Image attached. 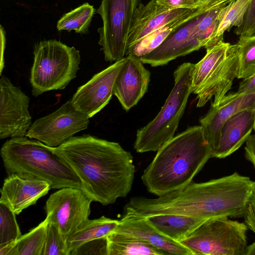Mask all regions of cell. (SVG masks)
I'll list each match as a JSON object with an SVG mask.
<instances>
[{"mask_svg":"<svg viewBox=\"0 0 255 255\" xmlns=\"http://www.w3.org/2000/svg\"><path fill=\"white\" fill-rule=\"evenodd\" d=\"M53 149L76 174L81 189L93 201L112 204L130 192L133 157L119 143L87 134L73 136Z\"/></svg>","mask_w":255,"mask_h":255,"instance_id":"obj_1","label":"cell"},{"mask_svg":"<svg viewBox=\"0 0 255 255\" xmlns=\"http://www.w3.org/2000/svg\"><path fill=\"white\" fill-rule=\"evenodd\" d=\"M255 202V181L237 172L185 188L157 198L138 196L136 213L147 217L159 214L180 215L207 220L244 217Z\"/></svg>","mask_w":255,"mask_h":255,"instance_id":"obj_2","label":"cell"},{"mask_svg":"<svg viewBox=\"0 0 255 255\" xmlns=\"http://www.w3.org/2000/svg\"><path fill=\"white\" fill-rule=\"evenodd\" d=\"M211 157L202 127H191L159 149L141 179L149 193L163 196L191 183Z\"/></svg>","mask_w":255,"mask_h":255,"instance_id":"obj_3","label":"cell"},{"mask_svg":"<svg viewBox=\"0 0 255 255\" xmlns=\"http://www.w3.org/2000/svg\"><path fill=\"white\" fill-rule=\"evenodd\" d=\"M0 155L6 173L23 172L48 182L52 189H81L79 178L52 147L27 137H13L2 145Z\"/></svg>","mask_w":255,"mask_h":255,"instance_id":"obj_4","label":"cell"},{"mask_svg":"<svg viewBox=\"0 0 255 255\" xmlns=\"http://www.w3.org/2000/svg\"><path fill=\"white\" fill-rule=\"evenodd\" d=\"M194 64L184 63L174 72V84L156 116L137 130L133 147L136 152L157 151L171 139L184 114L189 96Z\"/></svg>","mask_w":255,"mask_h":255,"instance_id":"obj_5","label":"cell"},{"mask_svg":"<svg viewBox=\"0 0 255 255\" xmlns=\"http://www.w3.org/2000/svg\"><path fill=\"white\" fill-rule=\"evenodd\" d=\"M206 49V54L194 64L192 93L197 95L198 108L214 97L211 105H218L237 78L239 56L236 44L220 41Z\"/></svg>","mask_w":255,"mask_h":255,"instance_id":"obj_6","label":"cell"},{"mask_svg":"<svg viewBox=\"0 0 255 255\" xmlns=\"http://www.w3.org/2000/svg\"><path fill=\"white\" fill-rule=\"evenodd\" d=\"M30 82L32 94L64 89L75 78L81 61L80 52L56 40H43L34 47Z\"/></svg>","mask_w":255,"mask_h":255,"instance_id":"obj_7","label":"cell"},{"mask_svg":"<svg viewBox=\"0 0 255 255\" xmlns=\"http://www.w3.org/2000/svg\"><path fill=\"white\" fill-rule=\"evenodd\" d=\"M245 223L222 217L208 219L179 243L193 255H244L247 246Z\"/></svg>","mask_w":255,"mask_h":255,"instance_id":"obj_8","label":"cell"},{"mask_svg":"<svg viewBox=\"0 0 255 255\" xmlns=\"http://www.w3.org/2000/svg\"><path fill=\"white\" fill-rule=\"evenodd\" d=\"M139 0H102L97 10L103 25L98 29L105 59L116 62L127 53L128 40Z\"/></svg>","mask_w":255,"mask_h":255,"instance_id":"obj_9","label":"cell"},{"mask_svg":"<svg viewBox=\"0 0 255 255\" xmlns=\"http://www.w3.org/2000/svg\"><path fill=\"white\" fill-rule=\"evenodd\" d=\"M89 123V118L76 110L70 99L53 113L35 121L25 136L55 147L87 128Z\"/></svg>","mask_w":255,"mask_h":255,"instance_id":"obj_10","label":"cell"},{"mask_svg":"<svg viewBox=\"0 0 255 255\" xmlns=\"http://www.w3.org/2000/svg\"><path fill=\"white\" fill-rule=\"evenodd\" d=\"M93 200L81 189L65 187L50 195L44 209L66 239L89 219Z\"/></svg>","mask_w":255,"mask_h":255,"instance_id":"obj_11","label":"cell"},{"mask_svg":"<svg viewBox=\"0 0 255 255\" xmlns=\"http://www.w3.org/2000/svg\"><path fill=\"white\" fill-rule=\"evenodd\" d=\"M29 98L4 76L0 79V138L23 137L31 126Z\"/></svg>","mask_w":255,"mask_h":255,"instance_id":"obj_12","label":"cell"},{"mask_svg":"<svg viewBox=\"0 0 255 255\" xmlns=\"http://www.w3.org/2000/svg\"><path fill=\"white\" fill-rule=\"evenodd\" d=\"M125 60L116 61L80 87L71 99L74 108L89 118L101 111L112 98L116 78Z\"/></svg>","mask_w":255,"mask_h":255,"instance_id":"obj_13","label":"cell"},{"mask_svg":"<svg viewBox=\"0 0 255 255\" xmlns=\"http://www.w3.org/2000/svg\"><path fill=\"white\" fill-rule=\"evenodd\" d=\"M251 109H255V93L237 91L226 95L218 105L211 106L206 115L199 120L211 154L217 146L224 124L238 112Z\"/></svg>","mask_w":255,"mask_h":255,"instance_id":"obj_14","label":"cell"},{"mask_svg":"<svg viewBox=\"0 0 255 255\" xmlns=\"http://www.w3.org/2000/svg\"><path fill=\"white\" fill-rule=\"evenodd\" d=\"M51 188L48 182L32 174L12 173L4 180L0 189V202L18 215L24 209L35 204Z\"/></svg>","mask_w":255,"mask_h":255,"instance_id":"obj_15","label":"cell"},{"mask_svg":"<svg viewBox=\"0 0 255 255\" xmlns=\"http://www.w3.org/2000/svg\"><path fill=\"white\" fill-rule=\"evenodd\" d=\"M196 9L171 8L150 0L139 3L134 13L128 40V49L158 29L191 13Z\"/></svg>","mask_w":255,"mask_h":255,"instance_id":"obj_16","label":"cell"},{"mask_svg":"<svg viewBox=\"0 0 255 255\" xmlns=\"http://www.w3.org/2000/svg\"><path fill=\"white\" fill-rule=\"evenodd\" d=\"M116 78L113 94L123 108L128 111L135 106L146 92L150 73L139 58L128 54Z\"/></svg>","mask_w":255,"mask_h":255,"instance_id":"obj_17","label":"cell"},{"mask_svg":"<svg viewBox=\"0 0 255 255\" xmlns=\"http://www.w3.org/2000/svg\"><path fill=\"white\" fill-rule=\"evenodd\" d=\"M201 14L174 29L157 48L139 58L140 61L152 67L163 66L202 48L195 35V28Z\"/></svg>","mask_w":255,"mask_h":255,"instance_id":"obj_18","label":"cell"},{"mask_svg":"<svg viewBox=\"0 0 255 255\" xmlns=\"http://www.w3.org/2000/svg\"><path fill=\"white\" fill-rule=\"evenodd\" d=\"M114 231L143 241L160 250L165 255H193L192 252L182 244L159 232L146 217L125 212L119 220Z\"/></svg>","mask_w":255,"mask_h":255,"instance_id":"obj_19","label":"cell"},{"mask_svg":"<svg viewBox=\"0 0 255 255\" xmlns=\"http://www.w3.org/2000/svg\"><path fill=\"white\" fill-rule=\"evenodd\" d=\"M255 109L240 111L223 126L216 148L211 157L225 158L237 150L254 129Z\"/></svg>","mask_w":255,"mask_h":255,"instance_id":"obj_20","label":"cell"},{"mask_svg":"<svg viewBox=\"0 0 255 255\" xmlns=\"http://www.w3.org/2000/svg\"><path fill=\"white\" fill-rule=\"evenodd\" d=\"M146 218L159 232L178 242L206 220L175 214H159Z\"/></svg>","mask_w":255,"mask_h":255,"instance_id":"obj_21","label":"cell"},{"mask_svg":"<svg viewBox=\"0 0 255 255\" xmlns=\"http://www.w3.org/2000/svg\"><path fill=\"white\" fill-rule=\"evenodd\" d=\"M118 223L119 220L104 216L94 220L88 219L66 239L69 255L89 241L107 237L115 230Z\"/></svg>","mask_w":255,"mask_h":255,"instance_id":"obj_22","label":"cell"},{"mask_svg":"<svg viewBox=\"0 0 255 255\" xmlns=\"http://www.w3.org/2000/svg\"><path fill=\"white\" fill-rule=\"evenodd\" d=\"M108 255H166L136 238L113 231L107 236Z\"/></svg>","mask_w":255,"mask_h":255,"instance_id":"obj_23","label":"cell"},{"mask_svg":"<svg viewBox=\"0 0 255 255\" xmlns=\"http://www.w3.org/2000/svg\"><path fill=\"white\" fill-rule=\"evenodd\" d=\"M206 11L207 9H196L191 13L151 33L129 47L127 54L140 58L150 53L160 46L174 29Z\"/></svg>","mask_w":255,"mask_h":255,"instance_id":"obj_24","label":"cell"},{"mask_svg":"<svg viewBox=\"0 0 255 255\" xmlns=\"http://www.w3.org/2000/svg\"><path fill=\"white\" fill-rule=\"evenodd\" d=\"M48 217L15 241L10 255H42Z\"/></svg>","mask_w":255,"mask_h":255,"instance_id":"obj_25","label":"cell"},{"mask_svg":"<svg viewBox=\"0 0 255 255\" xmlns=\"http://www.w3.org/2000/svg\"><path fill=\"white\" fill-rule=\"evenodd\" d=\"M95 12L93 5L84 3L63 15L57 22V29L59 31L74 30L76 33L87 34Z\"/></svg>","mask_w":255,"mask_h":255,"instance_id":"obj_26","label":"cell"},{"mask_svg":"<svg viewBox=\"0 0 255 255\" xmlns=\"http://www.w3.org/2000/svg\"><path fill=\"white\" fill-rule=\"evenodd\" d=\"M250 0H235L229 3V7L218 27L214 39V45L223 40L226 31L242 24Z\"/></svg>","mask_w":255,"mask_h":255,"instance_id":"obj_27","label":"cell"},{"mask_svg":"<svg viewBox=\"0 0 255 255\" xmlns=\"http://www.w3.org/2000/svg\"><path fill=\"white\" fill-rule=\"evenodd\" d=\"M236 44L239 56L238 79H246L255 73V35L240 36Z\"/></svg>","mask_w":255,"mask_h":255,"instance_id":"obj_28","label":"cell"},{"mask_svg":"<svg viewBox=\"0 0 255 255\" xmlns=\"http://www.w3.org/2000/svg\"><path fill=\"white\" fill-rule=\"evenodd\" d=\"M15 215L6 204L0 202V246L15 241L21 236Z\"/></svg>","mask_w":255,"mask_h":255,"instance_id":"obj_29","label":"cell"},{"mask_svg":"<svg viewBox=\"0 0 255 255\" xmlns=\"http://www.w3.org/2000/svg\"><path fill=\"white\" fill-rule=\"evenodd\" d=\"M42 255H69L66 240L58 226L48 222Z\"/></svg>","mask_w":255,"mask_h":255,"instance_id":"obj_30","label":"cell"},{"mask_svg":"<svg viewBox=\"0 0 255 255\" xmlns=\"http://www.w3.org/2000/svg\"><path fill=\"white\" fill-rule=\"evenodd\" d=\"M108 255L107 237L89 241L76 249L71 255Z\"/></svg>","mask_w":255,"mask_h":255,"instance_id":"obj_31","label":"cell"},{"mask_svg":"<svg viewBox=\"0 0 255 255\" xmlns=\"http://www.w3.org/2000/svg\"><path fill=\"white\" fill-rule=\"evenodd\" d=\"M235 33L240 36L255 35V0L250 2L241 26L237 27Z\"/></svg>","mask_w":255,"mask_h":255,"instance_id":"obj_32","label":"cell"},{"mask_svg":"<svg viewBox=\"0 0 255 255\" xmlns=\"http://www.w3.org/2000/svg\"><path fill=\"white\" fill-rule=\"evenodd\" d=\"M157 2L171 8L194 9L191 0H156Z\"/></svg>","mask_w":255,"mask_h":255,"instance_id":"obj_33","label":"cell"},{"mask_svg":"<svg viewBox=\"0 0 255 255\" xmlns=\"http://www.w3.org/2000/svg\"><path fill=\"white\" fill-rule=\"evenodd\" d=\"M245 156L255 168V133L251 134L246 141Z\"/></svg>","mask_w":255,"mask_h":255,"instance_id":"obj_34","label":"cell"},{"mask_svg":"<svg viewBox=\"0 0 255 255\" xmlns=\"http://www.w3.org/2000/svg\"><path fill=\"white\" fill-rule=\"evenodd\" d=\"M238 92L246 93H255V73L243 79L240 82Z\"/></svg>","mask_w":255,"mask_h":255,"instance_id":"obj_35","label":"cell"},{"mask_svg":"<svg viewBox=\"0 0 255 255\" xmlns=\"http://www.w3.org/2000/svg\"><path fill=\"white\" fill-rule=\"evenodd\" d=\"M244 218L247 227L255 233V202L249 206Z\"/></svg>","mask_w":255,"mask_h":255,"instance_id":"obj_36","label":"cell"},{"mask_svg":"<svg viewBox=\"0 0 255 255\" xmlns=\"http://www.w3.org/2000/svg\"><path fill=\"white\" fill-rule=\"evenodd\" d=\"M194 9H210L219 0H191Z\"/></svg>","mask_w":255,"mask_h":255,"instance_id":"obj_37","label":"cell"},{"mask_svg":"<svg viewBox=\"0 0 255 255\" xmlns=\"http://www.w3.org/2000/svg\"><path fill=\"white\" fill-rule=\"evenodd\" d=\"M244 255H255V241L247 246Z\"/></svg>","mask_w":255,"mask_h":255,"instance_id":"obj_38","label":"cell"},{"mask_svg":"<svg viewBox=\"0 0 255 255\" xmlns=\"http://www.w3.org/2000/svg\"><path fill=\"white\" fill-rule=\"evenodd\" d=\"M235 0H219L213 6V7L226 5Z\"/></svg>","mask_w":255,"mask_h":255,"instance_id":"obj_39","label":"cell"},{"mask_svg":"<svg viewBox=\"0 0 255 255\" xmlns=\"http://www.w3.org/2000/svg\"><path fill=\"white\" fill-rule=\"evenodd\" d=\"M254 130H255V126H254Z\"/></svg>","mask_w":255,"mask_h":255,"instance_id":"obj_40","label":"cell"}]
</instances>
